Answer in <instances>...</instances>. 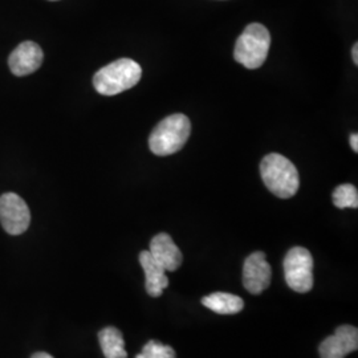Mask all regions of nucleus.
Here are the masks:
<instances>
[{
  "mask_svg": "<svg viewBox=\"0 0 358 358\" xmlns=\"http://www.w3.org/2000/svg\"><path fill=\"white\" fill-rule=\"evenodd\" d=\"M260 173L269 192L282 199L292 198L299 190V171L294 164L282 154L266 155L260 164Z\"/></svg>",
  "mask_w": 358,
  "mask_h": 358,
  "instance_id": "1",
  "label": "nucleus"
},
{
  "mask_svg": "<svg viewBox=\"0 0 358 358\" xmlns=\"http://www.w3.org/2000/svg\"><path fill=\"white\" fill-rule=\"evenodd\" d=\"M190 133L192 122L187 115H169L154 128L149 137V148L159 157L176 154L186 145Z\"/></svg>",
  "mask_w": 358,
  "mask_h": 358,
  "instance_id": "2",
  "label": "nucleus"
},
{
  "mask_svg": "<svg viewBox=\"0 0 358 358\" xmlns=\"http://www.w3.org/2000/svg\"><path fill=\"white\" fill-rule=\"evenodd\" d=\"M141 77V65L131 59H120L101 68L93 77V85L100 94L115 96L136 87Z\"/></svg>",
  "mask_w": 358,
  "mask_h": 358,
  "instance_id": "3",
  "label": "nucleus"
},
{
  "mask_svg": "<svg viewBox=\"0 0 358 358\" xmlns=\"http://www.w3.org/2000/svg\"><path fill=\"white\" fill-rule=\"evenodd\" d=\"M271 47L269 31L259 23L245 27L236 40L234 57L247 69H257L264 64Z\"/></svg>",
  "mask_w": 358,
  "mask_h": 358,
  "instance_id": "4",
  "label": "nucleus"
},
{
  "mask_svg": "<svg viewBox=\"0 0 358 358\" xmlns=\"http://www.w3.org/2000/svg\"><path fill=\"white\" fill-rule=\"evenodd\" d=\"M285 282L291 289L307 294L313 288V257L304 247L291 248L284 259Z\"/></svg>",
  "mask_w": 358,
  "mask_h": 358,
  "instance_id": "5",
  "label": "nucleus"
},
{
  "mask_svg": "<svg viewBox=\"0 0 358 358\" xmlns=\"http://www.w3.org/2000/svg\"><path fill=\"white\" fill-rule=\"evenodd\" d=\"M0 223L10 235L26 232L31 223V213L22 196L13 192L0 196Z\"/></svg>",
  "mask_w": 358,
  "mask_h": 358,
  "instance_id": "6",
  "label": "nucleus"
},
{
  "mask_svg": "<svg viewBox=\"0 0 358 358\" xmlns=\"http://www.w3.org/2000/svg\"><path fill=\"white\" fill-rule=\"evenodd\" d=\"M272 271L267 262L266 254L262 251L254 252L244 262L243 284L244 288L252 294L264 292L271 284Z\"/></svg>",
  "mask_w": 358,
  "mask_h": 358,
  "instance_id": "7",
  "label": "nucleus"
},
{
  "mask_svg": "<svg viewBox=\"0 0 358 358\" xmlns=\"http://www.w3.org/2000/svg\"><path fill=\"white\" fill-rule=\"evenodd\" d=\"M358 349V329L352 325H341L336 332L321 343V358H345Z\"/></svg>",
  "mask_w": 358,
  "mask_h": 358,
  "instance_id": "8",
  "label": "nucleus"
},
{
  "mask_svg": "<svg viewBox=\"0 0 358 358\" xmlns=\"http://www.w3.org/2000/svg\"><path fill=\"white\" fill-rule=\"evenodd\" d=\"M43 60L44 53L40 45L34 41H24L10 55L8 65L15 76L22 77L36 72Z\"/></svg>",
  "mask_w": 358,
  "mask_h": 358,
  "instance_id": "9",
  "label": "nucleus"
},
{
  "mask_svg": "<svg viewBox=\"0 0 358 358\" xmlns=\"http://www.w3.org/2000/svg\"><path fill=\"white\" fill-rule=\"evenodd\" d=\"M149 252L166 271L173 272L182 266L183 255L169 234L161 232L155 235L150 242Z\"/></svg>",
  "mask_w": 358,
  "mask_h": 358,
  "instance_id": "10",
  "label": "nucleus"
},
{
  "mask_svg": "<svg viewBox=\"0 0 358 358\" xmlns=\"http://www.w3.org/2000/svg\"><path fill=\"white\" fill-rule=\"evenodd\" d=\"M140 263L145 271V288L152 297H159L169 287V278L166 269L164 268L149 251H142L140 254Z\"/></svg>",
  "mask_w": 358,
  "mask_h": 358,
  "instance_id": "11",
  "label": "nucleus"
},
{
  "mask_svg": "<svg viewBox=\"0 0 358 358\" xmlns=\"http://www.w3.org/2000/svg\"><path fill=\"white\" fill-rule=\"evenodd\" d=\"M202 304L217 315H236L244 308L242 297L226 292L208 294L202 299Z\"/></svg>",
  "mask_w": 358,
  "mask_h": 358,
  "instance_id": "12",
  "label": "nucleus"
},
{
  "mask_svg": "<svg viewBox=\"0 0 358 358\" xmlns=\"http://www.w3.org/2000/svg\"><path fill=\"white\" fill-rule=\"evenodd\" d=\"M99 341L105 358H128L122 333L115 327H106L99 333Z\"/></svg>",
  "mask_w": 358,
  "mask_h": 358,
  "instance_id": "13",
  "label": "nucleus"
},
{
  "mask_svg": "<svg viewBox=\"0 0 358 358\" xmlns=\"http://www.w3.org/2000/svg\"><path fill=\"white\" fill-rule=\"evenodd\" d=\"M333 203L337 208H357V187L353 185H340L333 192Z\"/></svg>",
  "mask_w": 358,
  "mask_h": 358,
  "instance_id": "14",
  "label": "nucleus"
},
{
  "mask_svg": "<svg viewBox=\"0 0 358 358\" xmlns=\"http://www.w3.org/2000/svg\"><path fill=\"white\" fill-rule=\"evenodd\" d=\"M136 358H177V355L171 346L164 345L155 340H150L142 348V352Z\"/></svg>",
  "mask_w": 358,
  "mask_h": 358,
  "instance_id": "15",
  "label": "nucleus"
},
{
  "mask_svg": "<svg viewBox=\"0 0 358 358\" xmlns=\"http://www.w3.org/2000/svg\"><path fill=\"white\" fill-rule=\"evenodd\" d=\"M350 148L357 153L358 152V134L357 133H353L350 136Z\"/></svg>",
  "mask_w": 358,
  "mask_h": 358,
  "instance_id": "16",
  "label": "nucleus"
},
{
  "mask_svg": "<svg viewBox=\"0 0 358 358\" xmlns=\"http://www.w3.org/2000/svg\"><path fill=\"white\" fill-rule=\"evenodd\" d=\"M352 56H353V62L355 64L358 65V44L356 43L352 48Z\"/></svg>",
  "mask_w": 358,
  "mask_h": 358,
  "instance_id": "17",
  "label": "nucleus"
},
{
  "mask_svg": "<svg viewBox=\"0 0 358 358\" xmlns=\"http://www.w3.org/2000/svg\"><path fill=\"white\" fill-rule=\"evenodd\" d=\"M32 358H53L51 355H48V353H44V352H38V353H35Z\"/></svg>",
  "mask_w": 358,
  "mask_h": 358,
  "instance_id": "18",
  "label": "nucleus"
},
{
  "mask_svg": "<svg viewBox=\"0 0 358 358\" xmlns=\"http://www.w3.org/2000/svg\"><path fill=\"white\" fill-rule=\"evenodd\" d=\"M52 1H56V0H52Z\"/></svg>",
  "mask_w": 358,
  "mask_h": 358,
  "instance_id": "19",
  "label": "nucleus"
}]
</instances>
